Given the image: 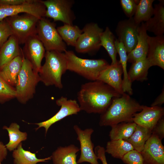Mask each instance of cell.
Returning a JSON list of instances; mask_svg holds the SVG:
<instances>
[{"label": "cell", "mask_w": 164, "mask_h": 164, "mask_svg": "<svg viewBox=\"0 0 164 164\" xmlns=\"http://www.w3.org/2000/svg\"><path fill=\"white\" fill-rule=\"evenodd\" d=\"M115 45L117 52L120 56L119 61L121 65L123 74V79L122 82V89L123 92H127L129 95L133 94L132 88V83L129 81L128 77L127 70V52L125 47L122 42L116 39Z\"/></svg>", "instance_id": "obj_25"}, {"label": "cell", "mask_w": 164, "mask_h": 164, "mask_svg": "<svg viewBox=\"0 0 164 164\" xmlns=\"http://www.w3.org/2000/svg\"><path fill=\"white\" fill-rule=\"evenodd\" d=\"M16 37L11 36L0 47V70L17 56L22 54V49Z\"/></svg>", "instance_id": "obj_20"}, {"label": "cell", "mask_w": 164, "mask_h": 164, "mask_svg": "<svg viewBox=\"0 0 164 164\" xmlns=\"http://www.w3.org/2000/svg\"><path fill=\"white\" fill-rule=\"evenodd\" d=\"M137 124L133 122H122L111 127L109 136L111 140L128 138L135 131Z\"/></svg>", "instance_id": "obj_31"}, {"label": "cell", "mask_w": 164, "mask_h": 164, "mask_svg": "<svg viewBox=\"0 0 164 164\" xmlns=\"http://www.w3.org/2000/svg\"><path fill=\"white\" fill-rule=\"evenodd\" d=\"M164 102V89L161 94L157 97L154 101L152 104L151 106H160Z\"/></svg>", "instance_id": "obj_42"}, {"label": "cell", "mask_w": 164, "mask_h": 164, "mask_svg": "<svg viewBox=\"0 0 164 164\" xmlns=\"http://www.w3.org/2000/svg\"><path fill=\"white\" fill-rule=\"evenodd\" d=\"M148 49L146 58L151 67L156 66L164 69V36L148 38Z\"/></svg>", "instance_id": "obj_18"}, {"label": "cell", "mask_w": 164, "mask_h": 164, "mask_svg": "<svg viewBox=\"0 0 164 164\" xmlns=\"http://www.w3.org/2000/svg\"><path fill=\"white\" fill-rule=\"evenodd\" d=\"M44 57L45 63L39 72L40 81L46 86H54L62 89V77L67 70L64 53L55 50L46 51Z\"/></svg>", "instance_id": "obj_3"}, {"label": "cell", "mask_w": 164, "mask_h": 164, "mask_svg": "<svg viewBox=\"0 0 164 164\" xmlns=\"http://www.w3.org/2000/svg\"><path fill=\"white\" fill-rule=\"evenodd\" d=\"M45 6V17L53 19L54 21H60L64 24L73 25L75 19L71 9L74 2L72 0H47L42 1Z\"/></svg>", "instance_id": "obj_9"}, {"label": "cell", "mask_w": 164, "mask_h": 164, "mask_svg": "<svg viewBox=\"0 0 164 164\" xmlns=\"http://www.w3.org/2000/svg\"><path fill=\"white\" fill-rule=\"evenodd\" d=\"M94 151L98 159L101 160L102 164H108L105 156V149L103 147L97 145L95 147Z\"/></svg>", "instance_id": "obj_39"}, {"label": "cell", "mask_w": 164, "mask_h": 164, "mask_svg": "<svg viewBox=\"0 0 164 164\" xmlns=\"http://www.w3.org/2000/svg\"><path fill=\"white\" fill-rule=\"evenodd\" d=\"M144 164H164V146L162 140L152 134L140 152Z\"/></svg>", "instance_id": "obj_15"}, {"label": "cell", "mask_w": 164, "mask_h": 164, "mask_svg": "<svg viewBox=\"0 0 164 164\" xmlns=\"http://www.w3.org/2000/svg\"><path fill=\"white\" fill-rule=\"evenodd\" d=\"M152 134L162 140L164 137V118L162 117L158 121L152 130Z\"/></svg>", "instance_id": "obj_38"}, {"label": "cell", "mask_w": 164, "mask_h": 164, "mask_svg": "<svg viewBox=\"0 0 164 164\" xmlns=\"http://www.w3.org/2000/svg\"><path fill=\"white\" fill-rule=\"evenodd\" d=\"M27 0H0V5L13 6L19 5L26 2Z\"/></svg>", "instance_id": "obj_40"}, {"label": "cell", "mask_w": 164, "mask_h": 164, "mask_svg": "<svg viewBox=\"0 0 164 164\" xmlns=\"http://www.w3.org/2000/svg\"><path fill=\"white\" fill-rule=\"evenodd\" d=\"M56 24L48 19H39L37 26V35L43 43L46 51L55 50L65 52L66 44L59 34Z\"/></svg>", "instance_id": "obj_6"}, {"label": "cell", "mask_w": 164, "mask_h": 164, "mask_svg": "<svg viewBox=\"0 0 164 164\" xmlns=\"http://www.w3.org/2000/svg\"><path fill=\"white\" fill-rule=\"evenodd\" d=\"M164 114L163 108L159 106L149 107L142 105V110L139 113L135 114L132 121L137 125L152 131Z\"/></svg>", "instance_id": "obj_16"}, {"label": "cell", "mask_w": 164, "mask_h": 164, "mask_svg": "<svg viewBox=\"0 0 164 164\" xmlns=\"http://www.w3.org/2000/svg\"><path fill=\"white\" fill-rule=\"evenodd\" d=\"M82 30L74 47L76 51L83 53L97 52L101 46L100 36L103 29L97 23L91 22L86 24Z\"/></svg>", "instance_id": "obj_8"}, {"label": "cell", "mask_w": 164, "mask_h": 164, "mask_svg": "<svg viewBox=\"0 0 164 164\" xmlns=\"http://www.w3.org/2000/svg\"><path fill=\"white\" fill-rule=\"evenodd\" d=\"M121 95L109 85L97 80L82 84L77 93V98L81 111L101 114L114 98Z\"/></svg>", "instance_id": "obj_1"}, {"label": "cell", "mask_w": 164, "mask_h": 164, "mask_svg": "<svg viewBox=\"0 0 164 164\" xmlns=\"http://www.w3.org/2000/svg\"><path fill=\"white\" fill-rule=\"evenodd\" d=\"M159 1L154 5L153 17L144 23L147 31L152 32L156 36L163 35L164 33V1Z\"/></svg>", "instance_id": "obj_21"}, {"label": "cell", "mask_w": 164, "mask_h": 164, "mask_svg": "<svg viewBox=\"0 0 164 164\" xmlns=\"http://www.w3.org/2000/svg\"><path fill=\"white\" fill-rule=\"evenodd\" d=\"M15 88L7 83L0 75V103L3 104L15 98Z\"/></svg>", "instance_id": "obj_34"}, {"label": "cell", "mask_w": 164, "mask_h": 164, "mask_svg": "<svg viewBox=\"0 0 164 164\" xmlns=\"http://www.w3.org/2000/svg\"><path fill=\"white\" fill-rule=\"evenodd\" d=\"M139 0H120L122 9L126 16L129 18L133 17Z\"/></svg>", "instance_id": "obj_35"}, {"label": "cell", "mask_w": 164, "mask_h": 164, "mask_svg": "<svg viewBox=\"0 0 164 164\" xmlns=\"http://www.w3.org/2000/svg\"><path fill=\"white\" fill-rule=\"evenodd\" d=\"M64 52L67 70L91 81L97 80L100 73L109 65L103 59H83L77 56L73 51L66 50Z\"/></svg>", "instance_id": "obj_4"}, {"label": "cell", "mask_w": 164, "mask_h": 164, "mask_svg": "<svg viewBox=\"0 0 164 164\" xmlns=\"http://www.w3.org/2000/svg\"><path fill=\"white\" fill-rule=\"evenodd\" d=\"M116 39L108 27H106L100 36L101 46L105 49L111 57V65L116 64L118 61L116 58L117 52L115 45Z\"/></svg>", "instance_id": "obj_32"}, {"label": "cell", "mask_w": 164, "mask_h": 164, "mask_svg": "<svg viewBox=\"0 0 164 164\" xmlns=\"http://www.w3.org/2000/svg\"><path fill=\"white\" fill-rule=\"evenodd\" d=\"M140 24L136 23L133 17L120 21L118 23L115 32L117 39L123 44L127 53L135 47L137 43L138 29Z\"/></svg>", "instance_id": "obj_11"}, {"label": "cell", "mask_w": 164, "mask_h": 164, "mask_svg": "<svg viewBox=\"0 0 164 164\" xmlns=\"http://www.w3.org/2000/svg\"><path fill=\"white\" fill-rule=\"evenodd\" d=\"M7 153V149L5 145L0 141V164H2V161L6 158Z\"/></svg>", "instance_id": "obj_41"}, {"label": "cell", "mask_w": 164, "mask_h": 164, "mask_svg": "<svg viewBox=\"0 0 164 164\" xmlns=\"http://www.w3.org/2000/svg\"><path fill=\"white\" fill-rule=\"evenodd\" d=\"M46 12L45 6L42 0H27L22 4L15 5H0V21L23 13L32 15L40 19L45 17Z\"/></svg>", "instance_id": "obj_10"}, {"label": "cell", "mask_w": 164, "mask_h": 164, "mask_svg": "<svg viewBox=\"0 0 164 164\" xmlns=\"http://www.w3.org/2000/svg\"><path fill=\"white\" fill-rule=\"evenodd\" d=\"M22 63V53L21 55L14 58L0 70L1 76L9 85L15 88Z\"/></svg>", "instance_id": "obj_23"}, {"label": "cell", "mask_w": 164, "mask_h": 164, "mask_svg": "<svg viewBox=\"0 0 164 164\" xmlns=\"http://www.w3.org/2000/svg\"><path fill=\"white\" fill-rule=\"evenodd\" d=\"M151 67L147 58L132 63L128 72L129 80L132 83L135 80L143 81L147 79L149 69Z\"/></svg>", "instance_id": "obj_26"}, {"label": "cell", "mask_w": 164, "mask_h": 164, "mask_svg": "<svg viewBox=\"0 0 164 164\" xmlns=\"http://www.w3.org/2000/svg\"><path fill=\"white\" fill-rule=\"evenodd\" d=\"M73 129L77 136V139L80 143V155L77 164L87 162L91 164H99L98 159L93 150L94 146L91 139L94 131L91 128L82 130L77 125L73 126Z\"/></svg>", "instance_id": "obj_12"}, {"label": "cell", "mask_w": 164, "mask_h": 164, "mask_svg": "<svg viewBox=\"0 0 164 164\" xmlns=\"http://www.w3.org/2000/svg\"><path fill=\"white\" fill-rule=\"evenodd\" d=\"M121 159L126 164H144L143 159L140 152L135 150L128 152Z\"/></svg>", "instance_id": "obj_36"}, {"label": "cell", "mask_w": 164, "mask_h": 164, "mask_svg": "<svg viewBox=\"0 0 164 164\" xmlns=\"http://www.w3.org/2000/svg\"><path fill=\"white\" fill-rule=\"evenodd\" d=\"M22 49L23 54L31 64L34 70L39 73L45 56V49L37 34L28 38Z\"/></svg>", "instance_id": "obj_14"}, {"label": "cell", "mask_w": 164, "mask_h": 164, "mask_svg": "<svg viewBox=\"0 0 164 164\" xmlns=\"http://www.w3.org/2000/svg\"><path fill=\"white\" fill-rule=\"evenodd\" d=\"M123 73L121 65L118 61L117 63L109 65L100 73L97 80L109 85L121 95L124 93L122 89Z\"/></svg>", "instance_id": "obj_17"}, {"label": "cell", "mask_w": 164, "mask_h": 164, "mask_svg": "<svg viewBox=\"0 0 164 164\" xmlns=\"http://www.w3.org/2000/svg\"><path fill=\"white\" fill-rule=\"evenodd\" d=\"M19 128V125L15 123H12L9 127L6 126L3 127V129L6 130L8 132L9 141L5 146L10 151L16 149L22 142L27 139V133L21 132Z\"/></svg>", "instance_id": "obj_30"}, {"label": "cell", "mask_w": 164, "mask_h": 164, "mask_svg": "<svg viewBox=\"0 0 164 164\" xmlns=\"http://www.w3.org/2000/svg\"><path fill=\"white\" fill-rule=\"evenodd\" d=\"M56 103L61 107L59 111L48 119L35 123L38 125V127L36 128V131L40 128L44 127L46 135L49 128L52 125L68 116L77 114L81 111L79 105L75 100H68L66 97L62 96L56 101Z\"/></svg>", "instance_id": "obj_13"}, {"label": "cell", "mask_w": 164, "mask_h": 164, "mask_svg": "<svg viewBox=\"0 0 164 164\" xmlns=\"http://www.w3.org/2000/svg\"><path fill=\"white\" fill-rule=\"evenodd\" d=\"M144 23L140 24L138 29L137 43L135 48L127 55V61L132 63L146 59L147 57L149 35L147 33Z\"/></svg>", "instance_id": "obj_19"}, {"label": "cell", "mask_w": 164, "mask_h": 164, "mask_svg": "<svg viewBox=\"0 0 164 164\" xmlns=\"http://www.w3.org/2000/svg\"><path fill=\"white\" fill-rule=\"evenodd\" d=\"M142 107V105L125 93L113 99L107 109L101 114L99 125L111 126L122 122H133L134 115L141 111Z\"/></svg>", "instance_id": "obj_2"}, {"label": "cell", "mask_w": 164, "mask_h": 164, "mask_svg": "<svg viewBox=\"0 0 164 164\" xmlns=\"http://www.w3.org/2000/svg\"><path fill=\"white\" fill-rule=\"evenodd\" d=\"M79 150L73 144L60 146L52 153L51 159L53 164H77V153Z\"/></svg>", "instance_id": "obj_22"}, {"label": "cell", "mask_w": 164, "mask_h": 164, "mask_svg": "<svg viewBox=\"0 0 164 164\" xmlns=\"http://www.w3.org/2000/svg\"><path fill=\"white\" fill-rule=\"evenodd\" d=\"M57 31L63 40L68 46L75 47L80 35L83 32L82 29L73 25L64 24L59 26Z\"/></svg>", "instance_id": "obj_29"}, {"label": "cell", "mask_w": 164, "mask_h": 164, "mask_svg": "<svg viewBox=\"0 0 164 164\" xmlns=\"http://www.w3.org/2000/svg\"><path fill=\"white\" fill-rule=\"evenodd\" d=\"M22 145L21 142L13 151L12 155L14 164H37L39 162H46L51 160V156L44 159H38L35 153L24 150Z\"/></svg>", "instance_id": "obj_24"}, {"label": "cell", "mask_w": 164, "mask_h": 164, "mask_svg": "<svg viewBox=\"0 0 164 164\" xmlns=\"http://www.w3.org/2000/svg\"><path fill=\"white\" fill-rule=\"evenodd\" d=\"M23 63L15 87L16 97L21 104H26L32 98L36 88L40 81L39 73L33 69L29 62L24 57L22 51Z\"/></svg>", "instance_id": "obj_5"}, {"label": "cell", "mask_w": 164, "mask_h": 164, "mask_svg": "<svg viewBox=\"0 0 164 164\" xmlns=\"http://www.w3.org/2000/svg\"><path fill=\"white\" fill-rule=\"evenodd\" d=\"M5 19L9 24L19 44H24L29 37L36 35L37 26L39 19L34 15L24 13Z\"/></svg>", "instance_id": "obj_7"}, {"label": "cell", "mask_w": 164, "mask_h": 164, "mask_svg": "<svg viewBox=\"0 0 164 164\" xmlns=\"http://www.w3.org/2000/svg\"><path fill=\"white\" fill-rule=\"evenodd\" d=\"M154 1V0L139 1L133 17L136 23L140 24L143 22H146L152 17L154 13L152 6Z\"/></svg>", "instance_id": "obj_33"}, {"label": "cell", "mask_w": 164, "mask_h": 164, "mask_svg": "<svg viewBox=\"0 0 164 164\" xmlns=\"http://www.w3.org/2000/svg\"><path fill=\"white\" fill-rule=\"evenodd\" d=\"M152 135V131L137 125L131 136L125 140L130 143L134 150L140 152L143 149L146 142Z\"/></svg>", "instance_id": "obj_27"}, {"label": "cell", "mask_w": 164, "mask_h": 164, "mask_svg": "<svg viewBox=\"0 0 164 164\" xmlns=\"http://www.w3.org/2000/svg\"><path fill=\"white\" fill-rule=\"evenodd\" d=\"M12 29L5 19L0 21V47L13 35Z\"/></svg>", "instance_id": "obj_37"}, {"label": "cell", "mask_w": 164, "mask_h": 164, "mask_svg": "<svg viewBox=\"0 0 164 164\" xmlns=\"http://www.w3.org/2000/svg\"><path fill=\"white\" fill-rule=\"evenodd\" d=\"M134 150L132 145L123 139L111 140L107 143L106 152L115 158L121 159L128 152Z\"/></svg>", "instance_id": "obj_28"}]
</instances>
